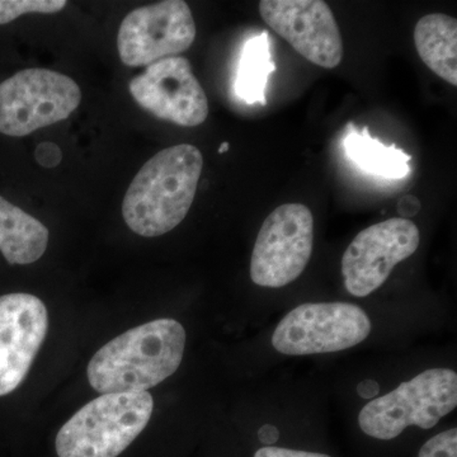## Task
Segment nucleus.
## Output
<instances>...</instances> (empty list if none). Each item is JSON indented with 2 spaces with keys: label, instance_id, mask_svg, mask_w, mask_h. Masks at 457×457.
<instances>
[{
  "label": "nucleus",
  "instance_id": "1",
  "mask_svg": "<svg viewBox=\"0 0 457 457\" xmlns=\"http://www.w3.org/2000/svg\"><path fill=\"white\" fill-rule=\"evenodd\" d=\"M186 330L174 319H158L128 330L90 360L87 375L98 393L146 392L179 370Z\"/></svg>",
  "mask_w": 457,
  "mask_h": 457
},
{
  "label": "nucleus",
  "instance_id": "2",
  "mask_svg": "<svg viewBox=\"0 0 457 457\" xmlns=\"http://www.w3.org/2000/svg\"><path fill=\"white\" fill-rule=\"evenodd\" d=\"M203 168V154L189 144L167 147L149 159L123 198L128 227L145 237L179 227L194 204Z\"/></svg>",
  "mask_w": 457,
  "mask_h": 457
},
{
  "label": "nucleus",
  "instance_id": "3",
  "mask_svg": "<svg viewBox=\"0 0 457 457\" xmlns=\"http://www.w3.org/2000/svg\"><path fill=\"white\" fill-rule=\"evenodd\" d=\"M150 393L104 394L78 411L56 436L59 457H117L145 429Z\"/></svg>",
  "mask_w": 457,
  "mask_h": 457
},
{
  "label": "nucleus",
  "instance_id": "4",
  "mask_svg": "<svg viewBox=\"0 0 457 457\" xmlns=\"http://www.w3.org/2000/svg\"><path fill=\"white\" fill-rule=\"evenodd\" d=\"M457 405V375L450 369H431L400 384L361 409V429L378 440L398 437L408 427L431 429Z\"/></svg>",
  "mask_w": 457,
  "mask_h": 457
},
{
  "label": "nucleus",
  "instance_id": "5",
  "mask_svg": "<svg viewBox=\"0 0 457 457\" xmlns=\"http://www.w3.org/2000/svg\"><path fill=\"white\" fill-rule=\"evenodd\" d=\"M82 101L71 78L49 69H25L0 83V132L23 137L68 119Z\"/></svg>",
  "mask_w": 457,
  "mask_h": 457
},
{
  "label": "nucleus",
  "instance_id": "6",
  "mask_svg": "<svg viewBox=\"0 0 457 457\" xmlns=\"http://www.w3.org/2000/svg\"><path fill=\"white\" fill-rule=\"evenodd\" d=\"M369 315L350 303H308L288 312L272 336L276 351L287 356L348 350L371 333Z\"/></svg>",
  "mask_w": 457,
  "mask_h": 457
},
{
  "label": "nucleus",
  "instance_id": "7",
  "mask_svg": "<svg viewBox=\"0 0 457 457\" xmlns=\"http://www.w3.org/2000/svg\"><path fill=\"white\" fill-rule=\"evenodd\" d=\"M314 219L309 207L286 204L267 216L255 240L251 278L262 287L279 288L302 276L312 253Z\"/></svg>",
  "mask_w": 457,
  "mask_h": 457
},
{
  "label": "nucleus",
  "instance_id": "8",
  "mask_svg": "<svg viewBox=\"0 0 457 457\" xmlns=\"http://www.w3.org/2000/svg\"><path fill=\"white\" fill-rule=\"evenodd\" d=\"M196 33L187 3L165 0L135 9L125 17L117 36V49L123 64L149 66L187 51Z\"/></svg>",
  "mask_w": 457,
  "mask_h": 457
},
{
  "label": "nucleus",
  "instance_id": "9",
  "mask_svg": "<svg viewBox=\"0 0 457 457\" xmlns=\"http://www.w3.org/2000/svg\"><path fill=\"white\" fill-rule=\"evenodd\" d=\"M420 243V228L408 219H389L361 231L342 258L348 293L356 297L374 293L396 264L416 253Z\"/></svg>",
  "mask_w": 457,
  "mask_h": 457
},
{
  "label": "nucleus",
  "instance_id": "10",
  "mask_svg": "<svg viewBox=\"0 0 457 457\" xmlns=\"http://www.w3.org/2000/svg\"><path fill=\"white\" fill-rule=\"evenodd\" d=\"M130 92L147 112L183 128L201 125L209 116L206 93L185 57L153 62L145 73L131 80Z\"/></svg>",
  "mask_w": 457,
  "mask_h": 457
},
{
  "label": "nucleus",
  "instance_id": "11",
  "mask_svg": "<svg viewBox=\"0 0 457 457\" xmlns=\"http://www.w3.org/2000/svg\"><path fill=\"white\" fill-rule=\"evenodd\" d=\"M260 14L270 29L312 64L324 69L341 64V31L323 0H262Z\"/></svg>",
  "mask_w": 457,
  "mask_h": 457
},
{
  "label": "nucleus",
  "instance_id": "12",
  "mask_svg": "<svg viewBox=\"0 0 457 457\" xmlns=\"http://www.w3.org/2000/svg\"><path fill=\"white\" fill-rule=\"evenodd\" d=\"M49 328L46 306L31 294L0 296V396L25 380Z\"/></svg>",
  "mask_w": 457,
  "mask_h": 457
},
{
  "label": "nucleus",
  "instance_id": "13",
  "mask_svg": "<svg viewBox=\"0 0 457 457\" xmlns=\"http://www.w3.org/2000/svg\"><path fill=\"white\" fill-rule=\"evenodd\" d=\"M50 233L37 219L0 196V252L9 264H31L40 260Z\"/></svg>",
  "mask_w": 457,
  "mask_h": 457
},
{
  "label": "nucleus",
  "instance_id": "14",
  "mask_svg": "<svg viewBox=\"0 0 457 457\" xmlns=\"http://www.w3.org/2000/svg\"><path fill=\"white\" fill-rule=\"evenodd\" d=\"M418 55L429 69L451 86H457V21L447 14L420 18L414 29Z\"/></svg>",
  "mask_w": 457,
  "mask_h": 457
},
{
  "label": "nucleus",
  "instance_id": "15",
  "mask_svg": "<svg viewBox=\"0 0 457 457\" xmlns=\"http://www.w3.org/2000/svg\"><path fill=\"white\" fill-rule=\"evenodd\" d=\"M345 155L361 170L385 179H403L411 174V156L394 145H384L369 134L368 129L359 132L352 129L343 140Z\"/></svg>",
  "mask_w": 457,
  "mask_h": 457
},
{
  "label": "nucleus",
  "instance_id": "16",
  "mask_svg": "<svg viewBox=\"0 0 457 457\" xmlns=\"http://www.w3.org/2000/svg\"><path fill=\"white\" fill-rule=\"evenodd\" d=\"M276 65L270 55V41L267 32L255 35L245 42L237 68L236 92L248 104H266V89L270 75Z\"/></svg>",
  "mask_w": 457,
  "mask_h": 457
},
{
  "label": "nucleus",
  "instance_id": "17",
  "mask_svg": "<svg viewBox=\"0 0 457 457\" xmlns=\"http://www.w3.org/2000/svg\"><path fill=\"white\" fill-rule=\"evenodd\" d=\"M65 0H0V25H7L29 13H56L65 8Z\"/></svg>",
  "mask_w": 457,
  "mask_h": 457
},
{
  "label": "nucleus",
  "instance_id": "18",
  "mask_svg": "<svg viewBox=\"0 0 457 457\" xmlns=\"http://www.w3.org/2000/svg\"><path fill=\"white\" fill-rule=\"evenodd\" d=\"M418 457H457V429L438 433L427 441Z\"/></svg>",
  "mask_w": 457,
  "mask_h": 457
},
{
  "label": "nucleus",
  "instance_id": "19",
  "mask_svg": "<svg viewBox=\"0 0 457 457\" xmlns=\"http://www.w3.org/2000/svg\"><path fill=\"white\" fill-rule=\"evenodd\" d=\"M36 161L42 167L53 168L62 162V154L60 147L53 143H42L35 152Z\"/></svg>",
  "mask_w": 457,
  "mask_h": 457
},
{
  "label": "nucleus",
  "instance_id": "20",
  "mask_svg": "<svg viewBox=\"0 0 457 457\" xmlns=\"http://www.w3.org/2000/svg\"><path fill=\"white\" fill-rule=\"evenodd\" d=\"M254 457H330L326 453H306V451H296L282 449V447L266 446L262 447L255 453Z\"/></svg>",
  "mask_w": 457,
  "mask_h": 457
},
{
  "label": "nucleus",
  "instance_id": "21",
  "mask_svg": "<svg viewBox=\"0 0 457 457\" xmlns=\"http://www.w3.org/2000/svg\"><path fill=\"white\" fill-rule=\"evenodd\" d=\"M260 440L263 444L270 445L275 444L278 440V431L273 426L262 427L260 431Z\"/></svg>",
  "mask_w": 457,
  "mask_h": 457
},
{
  "label": "nucleus",
  "instance_id": "22",
  "mask_svg": "<svg viewBox=\"0 0 457 457\" xmlns=\"http://www.w3.org/2000/svg\"><path fill=\"white\" fill-rule=\"evenodd\" d=\"M378 393V385L375 381H363L359 385V394L362 398L369 399Z\"/></svg>",
  "mask_w": 457,
  "mask_h": 457
},
{
  "label": "nucleus",
  "instance_id": "23",
  "mask_svg": "<svg viewBox=\"0 0 457 457\" xmlns=\"http://www.w3.org/2000/svg\"><path fill=\"white\" fill-rule=\"evenodd\" d=\"M228 143H222L220 149H219V153L222 154V153L228 152Z\"/></svg>",
  "mask_w": 457,
  "mask_h": 457
}]
</instances>
